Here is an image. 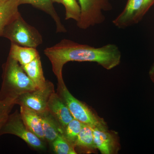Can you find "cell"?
<instances>
[{
  "label": "cell",
  "instance_id": "cell-1",
  "mask_svg": "<svg viewBox=\"0 0 154 154\" xmlns=\"http://www.w3.org/2000/svg\"><path fill=\"white\" fill-rule=\"evenodd\" d=\"M44 53L50 61L57 85L65 84L63 68L69 62L96 63L109 70L118 66L121 60V51L115 45L109 44L96 48L68 39H63L55 45L47 48Z\"/></svg>",
  "mask_w": 154,
  "mask_h": 154
},
{
  "label": "cell",
  "instance_id": "cell-15",
  "mask_svg": "<svg viewBox=\"0 0 154 154\" xmlns=\"http://www.w3.org/2000/svg\"><path fill=\"white\" fill-rule=\"evenodd\" d=\"M9 56L22 66L30 63L39 55L36 48L11 43Z\"/></svg>",
  "mask_w": 154,
  "mask_h": 154
},
{
  "label": "cell",
  "instance_id": "cell-6",
  "mask_svg": "<svg viewBox=\"0 0 154 154\" xmlns=\"http://www.w3.org/2000/svg\"><path fill=\"white\" fill-rule=\"evenodd\" d=\"M79 2L81 15L77 25L84 30L104 22L105 17L102 11L112 9L108 0H79Z\"/></svg>",
  "mask_w": 154,
  "mask_h": 154
},
{
  "label": "cell",
  "instance_id": "cell-14",
  "mask_svg": "<svg viewBox=\"0 0 154 154\" xmlns=\"http://www.w3.org/2000/svg\"><path fill=\"white\" fill-rule=\"evenodd\" d=\"M75 149L79 150L86 153H93L97 151L94 143L93 130L92 127L85 124L81 130L74 144Z\"/></svg>",
  "mask_w": 154,
  "mask_h": 154
},
{
  "label": "cell",
  "instance_id": "cell-8",
  "mask_svg": "<svg viewBox=\"0 0 154 154\" xmlns=\"http://www.w3.org/2000/svg\"><path fill=\"white\" fill-rule=\"evenodd\" d=\"M94 143L102 154H117L120 143L117 133L109 130L108 128H92Z\"/></svg>",
  "mask_w": 154,
  "mask_h": 154
},
{
  "label": "cell",
  "instance_id": "cell-3",
  "mask_svg": "<svg viewBox=\"0 0 154 154\" xmlns=\"http://www.w3.org/2000/svg\"><path fill=\"white\" fill-rule=\"evenodd\" d=\"M2 36L11 43L25 47L36 48L42 43L41 34L23 19L20 13L6 26Z\"/></svg>",
  "mask_w": 154,
  "mask_h": 154
},
{
  "label": "cell",
  "instance_id": "cell-2",
  "mask_svg": "<svg viewBox=\"0 0 154 154\" xmlns=\"http://www.w3.org/2000/svg\"><path fill=\"white\" fill-rule=\"evenodd\" d=\"M2 69L0 100L16 105V101L21 95L37 89L21 65L9 56Z\"/></svg>",
  "mask_w": 154,
  "mask_h": 154
},
{
  "label": "cell",
  "instance_id": "cell-12",
  "mask_svg": "<svg viewBox=\"0 0 154 154\" xmlns=\"http://www.w3.org/2000/svg\"><path fill=\"white\" fill-rule=\"evenodd\" d=\"M19 3L20 5L29 4L45 12L49 15L55 22L57 32H66V28L62 23L60 18L54 7L51 0H19Z\"/></svg>",
  "mask_w": 154,
  "mask_h": 154
},
{
  "label": "cell",
  "instance_id": "cell-21",
  "mask_svg": "<svg viewBox=\"0 0 154 154\" xmlns=\"http://www.w3.org/2000/svg\"><path fill=\"white\" fill-rule=\"evenodd\" d=\"M15 104L0 100V121H5Z\"/></svg>",
  "mask_w": 154,
  "mask_h": 154
},
{
  "label": "cell",
  "instance_id": "cell-23",
  "mask_svg": "<svg viewBox=\"0 0 154 154\" xmlns=\"http://www.w3.org/2000/svg\"><path fill=\"white\" fill-rule=\"evenodd\" d=\"M5 121H0V136H1V128H2V126L3 124H4V122H5Z\"/></svg>",
  "mask_w": 154,
  "mask_h": 154
},
{
  "label": "cell",
  "instance_id": "cell-19",
  "mask_svg": "<svg viewBox=\"0 0 154 154\" xmlns=\"http://www.w3.org/2000/svg\"><path fill=\"white\" fill-rule=\"evenodd\" d=\"M53 149L57 154H76L74 146L66 139L63 134L60 133L52 142Z\"/></svg>",
  "mask_w": 154,
  "mask_h": 154
},
{
  "label": "cell",
  "instance_id": "cell-13",
  "mask_svg": "<svg viewBox=\"0 0 154 154\" xmlns=\"http://www.w3.org/2000/svg\"><path fill=\"white\" fill-rule=\"evenodd\" d=\"M39 114L41 118L45 139L52 143L60 134H63V129L48 110Z\"/></svg>",
  "mask_w": 154,
  "mask_h": 154
},
{
  "label": "cell",
  "instance_id": "cell-4",
  "mask_svg": "<svg viewBox=\"0 0 154 154\" xmlns=\"http://www.w3.org/2000/svg\"><path fill=\"white\" fill-rule=\"evenodd\" d=\"M57 93L66 104L74 119L92 128H107L104 119L96 114L85 104L75 98L70 93L65 84L57 85Z\"/></svg>",
  "mask_w": 154,
  "mask_h": 154
},
{
  "label": "cell",
  "instance_id": "cell-16",
  "mask_svg": "<svg viewBox=\"0 0 154 154\" xmlns=\"http://www.w3.org/2000/svg\"><path fill=\"white\" fill-rule=\"evenodd\" d=\"M22 66L37 89L43 88L45 86L47 80L45 78L40 56L30 63Z\"/></svg>",
  "mask_w": 154,
  "mask_h": 154
},
{
  "label": "cell",
  "instance_id": "cell-7",
  "mask_svg": "<svg viewBox=\"0 0 154 154\" xmlns=\"http://www.w3.org/2000/svg\"><path fill=\"white\" fill-rule=\"evenodd\" d=\"M54 92L53 84L47 80L43 88L21 95L16 101V105L24 106L38 113H42L48 110V102Z\"/></svg>",
  "mask_w": 154,
  "mask_h": 154
},
{
  "label": "cell",
  "instance_id": "cell-18",
  "mask_svg": "<svg viewBox=\"0 0 154 154\" xmlns=\"http://www.w3.org/2000/svg\"><path fill=\"white\" fill-rule=\"evenodd\" d=\"M53 3L62 4L66 10V20L73 19L76 22L79 21L81 15V9L76 0H51Z\"/></svg>",
  "mask_w": 154,
  "mask_h": 154
},
{
  "label": "cell",
  "instance_id": "cell-17",
  "mask_svg": "<svg viewBox=\"0 0 154 154\" xmlns=\"http://www.w3.org/2000/svg\"><path fill=\"white\" fill-rule=\"evenodd\" d=\"M19 0H8L0 3V37L6 26L19 13Z\"/></svg>",
  "mask_w": 154,
  "mask_h": 154
},
{
  "label": "cell",
  "instance_id": "cell-24",
  "mask_svg": "<svg viewBox=\"0 0 154 154\" xmlns=\"http://www.w3.org/2000/svg\"><path fill=\"white\" fill-rule=\"evenodd\" d=\"M8 0H0V3L5 2H7Z\"/></svg>",
  "mask_w": 154,
  "mask_h": 154
},
{
  "label": "cell",
  "instance_id": "cell-20",
  "mask_svg": "<svg viewBox=\"0 0 154 154\" xmlns=\"http://www.w3.org/2000/svg\"><path fill=\"white\" fill-rule=\"evenodd\" d=\"M85 125L82 122L73 119L64 129V135L69 141L74 145L78 135Z\"/></svg>",
  "mask_w": 154,
  "mask_h": 154
},
{
  "label": "cell",
  "instance_id": "cell-22",
  "mask_svg": "<svg viewBox=\"0 0 154 154\" xmlns=\"http://www.w3.org/2000/svg\"><path fill=\"white\" fill-rule=\"evenodd\" d=\"M154 2V0H144L142 9V16Z\"/></svg>",
  "mask_w": 154,
  "mask_h": 154
},
{
  "label": "cell",
  "instance_id": "cell-9",
  "mask_svg": "<svg viewBox=\"0 0 154 154\" xmlns=\"http://www.w3.org/2000/svg\"><path fill=\"white\" fill-rule=\"evenodd\" d=\"M144 0H128L125 9L113 21L116 27L122 29L130 27L137 23L142 15Z\"/></svg>",
  "mask_w": 154,
  "mask_h": 154
},
{
  "label": "cell",
  "instance_id": "cell-5",
  "mask_svg": "<svg viewBox=\"0 0 154 154\" xmlns=\"http://www.w3.org/2000/svg\"><path fill=\"white\" fill-rule=\"evenodd\" d=\"M5 134L17 136L36 149L43 150L45 149L43 140L28 129L23 122L20 112L18 110L10 114L4 122L1 128V134L2 135Z\"/></svg>",
  "mask_w": 154,
  "mask_h": 154
},
{
  "label": "cell",
  "instance_id": "cell-11",
  "mask_svg": "<svg viewBox=\"0 0 154 154\" xmlns=\"http://www.w3.org/2000/svg\"><path fill=\"white\" fill-rule=\"evenodd\" d=\"M20 113L28 129L42 140L45 139L41 117L39 113L29 108L20 106Z\"/></svg>",
  "mask_w": 154,
  "mask_h": 154
},
{
  "label": "cell",
  "instance_id": "cell-10",
  "mask_svg": "<svg viewBox=\"0 0 154 154\" xmlns=\"http://www.w3.org/2000/svg\"><path fill=\"white\" fill-rule=\"evenodd\" d=\"M47 109L59 123L63 130L74 119L66 104L55 92L50 97L48 102Z\"/></svg>",
  "mask_w": 154,
  "mask_h": 154
}]
</instances>
